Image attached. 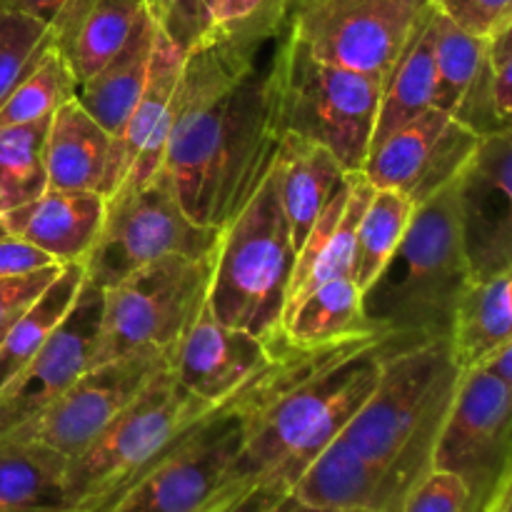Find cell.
<instances>
[{"label": "cell", "mask_w": 512, "mask_h": 512, "mask_svg": "<svg viewBox=\"0 0 512 512\" xmlns=\"http://www.w3.org/2000/svg\"><path fill=\"white\" fill-rule=\"evenodd\" d=\"M478 140L458 118L430 108L370 150L363 173L373 188L403 193L418 208L458 178Z\"/></svg>", "instance_id": "5bb4252c"}, {"label": "cell", "mask_w": 512, "mask_h": 512, "mask_svg": "<svg viewBox=\"0 0 512 512\" xmlns=\"http://www.w3.org/2000/svg\"><path fill=\"white\" fill-rule=\"evenodd\" d=\"M493 60V108L500 128L512 125V55Z\"/></svg>", "instance_id": "60d3db41"}, {"label": "cell", "mask_w": 512, "mask_h": 512, "mask_svg": "<svg viewBox=\"0 0 512 512\" xmlns=\"http://www.w3.org/2000/svg\"><path fill=\"white\" fill-rule=\"evenodd\" d=\"M483 512H512V455L508 465H505L503 475H500L498 483H495Z\"/></svg>", "instance_id": "7bdbcfd3"}, {"label": "cell", "mask_w": 512, "mask_h": 512, "mask_svg": "<svg viewBox=\"0 0 512 512\" xmlns=\"http://www.w3.org/2000/svg\"><path fill=\"white\" fill-rule=\"evenodd\" d=\"M108 130L78 103L68 98L48 123L45 135V175L48 190H80L103 195L110 160Z\"/></svg>", "instance_id": "44dd1931"}, {"label": "cell", "mask_w": 512, "mask_h": 512, "mask_svg": "<svg viewBox=\"0 0 512 512\" xmlns=\"http://www.w3.org/2000/svg\"><path fill=\"white\" fill-rule=\"evenodd\" d=\"M508 23H512V5L508 8V13H505V18H503V23H500V28H505V25H508Z\"/></svg>", "instance_id": "7dc6e473"}, {"label": "cell", "mask_w": 512, "mask_h": 512, "mask_svg": "<svg viewBox=\"0 0 512 512\" xmlns=\"http://www.w3.org/2000/svg\"><path fill=\"white\" fill-rule=\"evenodd\" d=\"M53 45L50 25L33 15L0 10V103Z\"/></svg>", "instance_id": "e575fe53"}, {"label": "cell", "mask_w": 512, "mask_h": 512, "mask_svg": "<svg viewBox=\"0 0 512 512\" xmlns=\"http://www.w3.org/2000/svg\"><path fill=\"white\" fill-rule=\"evenodd\" d=\"M430 8L428 18L413 35L408 48L398 58L395 68L383 80L378 118H375L373 148H378L385 138L408 125L418 115L435 108V55L433 35H430ZM370 148V150H373Z\"/></svg>", "instance_id": "83f0119b"}, {"label": "cell", "mask_w": 512, "mask_h": 512, "mask_svg": "<svg viewBox=\"0 0 512 512\" xmlns=\"http://www.w3.org/2000/svg\"><path fill=\"white\" fill-rule=\"evenodd\" d=\"M378 333L385 330L368 320L363 290L350 275L310 290L298 303L290 305L283 320V343L288 348H323Z\"/></svg>", "instance_id": "cb8c5ba5"}, {"label": "cell", "mask_w": 512, "mask_h": 512, "mask_svg": "<svg viewBox=\"0 0 512 512\" xmlns=\"http://www.w3.org/2000/svg\"><path fill=\"white\" fill-rule=\"evenodd\" d=\"M400 512H483V508L460 475L433 468L410 490Z\"/></svg>", "instance_id": "8d00e7d4"}, {"label": "cell", "mask_w": 512, "mask_h": 512, "mask_svg": "<svg viewBox=\"0 0 512 512\" xmlns=\"http://www.w3.org/2000/svg\"><path fill=\"white\" fill-rule=\"evenodd\" d=\"M60 268L40 270V273L25 275V278H0V340L13 328L15 320L38 300V295L53 283Z\"/></svg>", "instance_id": "f35d334b"}, {"label": "cell", "mask_w": 512, "mask_h": 512, "mask_svg": "<svg viewBox=\"0 0 512 512\" xmlns=\"http://www.w3.org/2000/svg\"><path fill=\"white\" fill-rule=\"evenodd\" d=\"M393 340L378 333L323 348H288L250 405L238 453L198 512H273L343 433L378 380Z\"/></svg>", "instance_id": "7a4b0ae2"}, {"label": "cell", "mask_w": 512, "mask_h": 512, "mask_svg": "<svg viewBox=\"0 0 512 512\" xmlns=\"http://www.w3.org/2000/svg\"><path fill=\"white\" fill-rule=\"evenodd\" d=\"M455 185L473 280L512 273V125L480 135Z\"/></svg>", "instance_id": "9a60e30c"}, {"label": "cell", "mask_w": 512, "mask_h": 512, "mask_svg": "<svg viewBox=\"0 0 512 512\" xmlns=\"http://www.w3.org/2000/svg\"><path fill=\"white\" fill-rule=\"evenodd\" d=\"M463 373L450 338L388 340L380 350L375 388L340 435L378 470L395 512L433 470Z\"/></svg>", "instance_id": "3957f363"}, {"label": "cell", "mask_w": 512, "mask_h": 512, "mask_svg": "<svg viewBox=\"0 0 512 512\" xmlns=\"http://www.w3.org/2000/svg\"><path fill=\"white\" fill-rule=\"evenodd\" d=\"M85 285V265L68 263L0 340V390L43 350L63 325Z\"/></svg>", "instance_id": "4316f807"}, {"label": "cell", "mask_w": 512, "mask_h": 512, "mask_svg": "<svg viewBox=\"0 0 512 512\" xmlns=\"http://www.w3.org/2000/svg\"><path fill=\"white\" fill-rule=\"evenodd\" d=\"M485 368L493 370L498 378H503L505 383L512 385V340L503 350H500L498 355H495V358H490L488 363H485Z\"/></svg>", "instance_id": "ee69618b"}, {"label": "cell", "mask_w": 512, "mask_h": 512, "mask_svg": "<svg viewBox=\"0 0 512 512\" xmlns=\"http://www.w3.org/2000/svg\"><path fill=\"white\" fill-rule=\"evenodd\" d=\"M273 512H335V510H323V508H310V505L300 503L295 495H290L288 500H283V503L278 505Z\"/></svg>", "instance_id": "bcb514c9"}, {"label": "cell", "mask_w": 512, "mask_h": 512, "mask_svg": "<svg viewBox=\"0 0 512 512\" xmlns=\"http://www.w3.org/2000/svg\"><path fill=\"white\" fill-rule=\"evenodd\" d=\"M155 38H158V25L145 10L128 43L98 73L75 85L78 103L108 130L110 138L120 133L143 93L150 60H153Z\"/></svg>", "instance_id": "603a6c76"}, {"label": "cell", "mask_w": 512, "mask_h": 512, "mask_svg": "<svg viewBox=\"0 0 512 512\" xmlns=\"http://www.w3.org/2000/svg\"><path fill=\"white\" fill-rule=\"evenodd\" d=\"M438 13L478 38H493L512 0H430Z\"/></svg>", "instance_id": "74e56055"}, {"label": "cell", "mask_w": 512, "mask_h": 512, "mask_svg": "<svg viewBox=\"0 0 512 512\" xmlns=\"http://www.w3.org/2000/svg\"><path fill=\"white\" fill-rule=\"evenodd\" d=\"M48 268H60V263L28 240L8 233L0 223V278H25Z\"/></svg>", "instance_id": "ab89813d"}, {"label": "cell", "mask_w": 512, "mask_h": 512, "mask_svg": "<svg viewBox=\"0 0 512 512\" xmlns=\"http://www.w3.org/2000/svg\"><path fill=\"white\" fill-rule=\"evenodd\" d=\"M145 10V0H93L73 30L55 43L78 83L98 73L128 43Z\"/></svg>", "instance_id": "f1b7e54d"}, {"label": "cell", "mask_w": 512, "mask_h": 512, "mask_svg": "<svg viewBox=\"0 0 512 512\" xmlns=\"http://www.w3.org/2000/svg\"><path fill=\"white\" fill-rule=\"evenodd\" d=\"M213 263L215 253L205 258L173 255L100 290L90 368L145 350H173L208 300Z\"/></svg>", "instance_id": "ba28073f"}, {"label": "cell", "mask_w": 512, "mask_h": 512, "mask_svg": "<svg viewBox=\"0 0 512 512\" xmlns=\"http://www.w3.org/2000/svg\"><path fill=\"white\" fill-rule=\"evenodd\" d=\"M248 385L223 400H203L180 388L170 368L155 375L83 453L68 460L65 512L108 510L190 430L228 408Z\"/></svg>", "instance_id": "5b68a950"}, {"label": "cell", "mask_w": 512, "mask_h": 512, "mask_svg": "<svg viewBox=\"0 0 512 512\" xmlns=\"http://www.w3.org/2000/svg\"><path fill=\"white\" fill-rule=\"evenodd\" d=\"M68 0H0V10H15V13L33 15V18L43 20V23L53 25Z\"/></svg>", "instance_id": "b9f144b4"}, {"label": "cell", "mask_w": 512, "mask_h": 512, "mask_svg": "<svg viewBox=\"0 0 512 512\" xmlns=\"http://www.w3.org/2000/svg\"><path fill=\"white\" fill-rule=\"evenodd\" d=\"M512 340V273L473 280L455 310L450 348L463 370L480 368Z\"/></svg>", "instance_id": "d4e9b609"}, {"label": "cell", "mask_w": 512, "mask_h": 512, "mask_svg": "<svg viewBox=\"0 0 512 512\" xmlns=\"http://www.w3.org/2000/svg\"><path fill=\"white\" fill-rule=\"evenodd\" d=\"M430 35L435 55V108L455 118L490 68V40L468 33L435 8L430 15Z\"/></svg>", "instance_id": "f546056e"}, {"label": "cell", "mask_w": 512, "mask_h": 512, "mask_svg": "<svg viewBox=\"0 0 512 512\" xmlns=\"http://www.w3.org/2000/svg\"><path fill=\"white\" fill-rule=\"evenodd\" d=\"M75 85L78 80L53 43L33 65V70L15 85L13 93L0 103V128L50 118L65 100L73 98Z\"/></svg>", "instance_id": "d6a6232c"}, {"label": "cell", "mask_w": 512, "mask_h": 512, "mask_svg": "<svg viewBox=\"0 0 512 512\" xmlns=\"http://www.w3.org/2000/svg\"><path fill=\"white\" fill-rule=\"evenodd\" d=\"M375 188L363 170H353L345 175L340 188L318 215L313 228L305 235L298 255H295L293 278H290L288 305L298 303L303 295L315 290L318 285L330 283L335 278H353L355 243H358L360 218L373 198ZM285 320V318H283Z\"/></svg>", "instance_id": "d6986e66"}, {"label": "cell", "mask_w": 512, "mask_h": 512, "mask_svg": "<svg viewBox=\"0 0 512 512\" xmlns=\"http://www.w3.org/2000/svg\"><path fill=\"white\" fill-rule=\"evenodd\" d=\"M185 55L188 53L158 28L143 93L110 143L108 175L103 185L105 198L123 188L145 183L163 168L165 145L173 123V98L183 75Z\"/></svg>", "instance_id": "e0dca14e"}, {"label": "cell", "mask_w": 512, "mask_h": 512, "mask_svg": "<svg viewBox=\"0 0 512 512\" xmlns=\"http://www.w3.org/2000/svg\"><path fill=\"white\" fill-rule=\"evenodd\" d=\"M295 245L275 170L250 203L220 233L208 305L220 323L255 335L270 348H285L283 318Z\"/></svg>", "instance_id": "8992f818"}, {"label": "cell", "mask_w": 512, "mask_h": 512, "mask_svg": "<svg viewBox=\"0 0 512 512\" xmlns=\"http://www.w3.org/2000/svg\"><path fill=\"white\" fill-rule=\"evenodd\" d=\"M505 55H512V23L490 38V58H505Z\"/></svg>", "instance_id": "f6af8a7d"}, {"label": "cell", "mask_w": 512, "mask_h": 512, "mask_svg": "<svg viewBox=\"0 0 512 512\" xmlns=\"http://www.w3.org/2000/svg\"><path fill=\"white\" fill-rule=\"evenodd\" d=\"M280 130L328 148L348 173L370 158L383 80L330 65L290 35L270 60Z\"/></svg>", "instance_id": "52a82bcc"}, {"label": "cell", "mask_w": 512, "mask_h": 512, "mask_svg": "<svg viewBox=\"0 0 512 512\" xmlns=\"http://www.w3.org/2000/svg\"><path fill=\"white\" fill-rule=\"evenodd\" d=\"M413 213V200L405 198L403 193L375 188L373 198L360 218L353 258V280L363 293L380 278L388 260L398 250Z\"/></svg>", "instance_id": "4dcf8cb0"}, {"label": "cell", "mask_w": 512, "mask_h": 512, "mask_svg": "<svg viewBox=\"0 0 512 512\" xmlns=\"http://www.w3.org/2000/svg\"><path fill=\"white\" fill-rule=\"evenodd\" d=\"M295 0H215L210 40L255 55L288 25Z\"/></svg>", "instance_id": "836d02e7"}, {"label": "cell", "mask_w": 512, "mask_h": 512, "mask_svg": "<svg viewBox=\"0 0 512 512\" xmlns=\"http://www.w3.org/2000/svg\"><path fill=\"white\" fill-rule=\"evenodd\" d=\"M275 363L268 365L228 408L190 430L105 512H198L203 508L243 443L250 405L268 383Z\"/></svg>", "instance_id": "8fae6325"}, {"label": "cell", "mask_w": 512, "mask_h": 512, "mask_svg": "<svg viewBox=\"0 0 512 512\" xmlns=\"http://www.w3.org/2000/svg\"><path fill=\"white\" fill-rule=\"evenodd\" d=\"M512 455V385L485 365L465 370L433 468L460 475L485 508Z\"/></svg>", "instance_id": "4fadbf2b"}, {"label": "cell", "mask_w": 512, "mask_h": 512, "mask_svg": "<svg viewBox=\"0 0 512 512\" xmlns=\"http://www.w3.org/2000/svg\"><path fill=\"white\" fill-rule=\"evenodd\" d=\"M455 180L415 208L398 250L363 293L368 320L395 343L450 338L460 298L473 283Z\"/></svg>", "instance_id": "277c9868"}, {"label": "cell", "mask_w": 512, "mask_h": 512, "mask_svg": "<svg viewBox=\"0 0 512 512\" xmlns=\"http://www.w3.org/2000/svg\"><path fill=\"white\" fill-rule=\"evenodd\" d=\"M220 233L190 220L160 168L145 183L105 198L103 228L83 260L85 278L105 290L163 258H205L215 253Z\"/></svg>", "instance_id": "9c48e42d"}, {"label": "cell", "mask_w": 512, "mask_h": 512, "mask_svg": "<svg viewBox=\"0 0 512 512\" xmlns=\"http://www.w3.org/2000/svg\"><path fill=\"white\" fill-rule=\"evenodd\" d=\"M285 348L275 350L245 330L220 323L205 300L170 350V373L195 398L223 400L258 378Z\"/></svg>", "instance_id": "ac0fdd59"}, {"label": "cell", "mask_w": 512, "mask_h": 512, "mask_svg": "<svg viewBox=\"0 0 512 512\" xmlns=\"http://www.w3.org/2000/svg\"><path fill=\"white\" fill-rule=\"evenodd\" d=\"M100 323V288L85 278L78 303L38 355L0 390V440L38 418L90 368Z\"/></svg>", "instance_id": "2e32d148"}, {"label": "cell", "mask_w": 512, "mask_h": 512, "mask_svg": "<svg viewBox=\"0 0 512 512\" xmlns=\"http://www.w3.org/2000/svg\"><path fill=\"white\" fill-rule=\"evenodd\" d=\"M105 220V195L45 190L30 203L0 215L8 233L28 240L60 265L83 263Z\"/></svg>", "instance_id": "ffe728a7"}, {"label": "cell", "mask_w": 512, "mask_h": 512, "mask_svg": "<svg viewBox=\"0 0 512 512\" xmlns=\"http://www.w3.org/2000/svg\"><path fill=\"white\" fill-rule=\"evenodd\" d=\"M430 8V0H295L285 35L323 63L385 80Z\"/></svg>", "instance_id": "30bf717a"}, {"label": "cell", "mask_w": 512, "mask_h": 512, "mask_svg": "<svg viewBox=\"0 0 512 512\" xmlns=\"http://www.w3.org/2000/svg\"><path fill=\"white\" fill-rule=\"evenodd\" d=\"M145 8L155 25L185 53L208 43L215 0H145Z\"/></svg>", "instance_id": "d590c367"}, {"label": "cell", "mask_w": 512, "mask_h": 512, "mask_svg": "<svg viewBox=\"0 0 512 512\" xmlns=\"http://www.w3.org/2000/svg\"><path fill=\"white\" fill-rule=\"evenodd\" d=\"M273 170L278 178L280 203L288 220L290 238L298 255L305 235L340 188L348 170L328 148L290 133H283Z\"/></svg>", "instance_id": "7402d4cb"}, {"label": "cell", "mask_w": 512, "mask_h": 512, "mask_svg": "<svg viewBox=\"0 0 512 512\" xmlns=\"http://www.w3.org/2000/svg\"><path fill=\"white\" fill-rule=\"evenodd\" d=\"M168 368L170 350H145L88 368L38 418L3 440L38 443L73 460L143 393L155 375Z\"/></svg>", "instance_id": "7c38bea8"}, {"label": "cell", "mask_w": 512, "mask_h": 512, "mask_svg": "<svg viewBox=\"0 0 512 512\" xmlns=\"http://www.w3.org/2000/svg\"><path fill=\"white\" fill-rule=\"evenodd\" d=\"M68 458L38 443H0V512H65Z\"/></svg>", "instance_id": "484cf974"}, {"label": "cell", "mask_w": 512, "mask_h": 512, "mask_svg": "<svg viewBox=\"0 0 512 512\" xmlns=\"http://www.w3.org/2000/svg\"><path fill=\"white\" fill-rule=\"evenodd\" d=\"M280 140L270 63L215 40L188 50L163 170L190 220L223 230L265 183Z\"/></svg>", "instance_id": "6da1fadb"}, {"label": "cell", "mask_w": 512, "mask_h": 512, "mask_svg": "<svg viewBox=\"0 0 512 512\" xmlns=\"http://www.w3.org/2000/svg\"><path fill=\"white\" fill-rule=\"evenodd\" d=\"M48 123L50 118L0 128V215L48 190L43 155Z\"/></svg>", "instance_id": "1f68e13d"}]
</instances>
